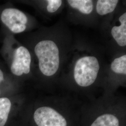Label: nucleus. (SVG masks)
I'll return each mask as SVG.
<instances>
[{"mask_svg": "<svg viewBox=\"0 0 126 126\" xmlns=\"http://www.w3.org/2000/svg\"><path fill=\"white\" fill-rule=\"evenodd\" d=\"M112 70L116 73L126 74V55L115 59L111 63Z\"/></svg>", "mask_w": 126, "mask_h": 126, "instance_id": "nucleus-11", "label": "nucleus"}, {"mask_svg": "<svg viewBox=\"0 0 126 126\" xmlns=\"http://www.w3.org/2000/svg\"><path fill=\"white\" fill-rule=\"evenodd\" d=\"M47 1L48 3L47 9L50 13L56 12L61 6L62 3V1L61 0H48Z\"/></svg>", "mask_w": 126, "mask_h": 126, "instance_id": "nucleus-12", "label": "nucleus"}, {"mask_svg": "<svg viewBox=\"0 0 126 126\" xmlns=\"http://www.w3.org/2000/svg\"><path fill=\"white\" fill-rule=\"evenodd\" d=\"M35 52L39 60L41 72L46 76L55 74L59 69L60 59L59 49L54 42L41 41L36 45Z\"/></svg>", "mask_w": 126, "mask_h": 126, "instance_id": "nucleus-1", "label": "nucleus"}, {"mask_svg": "<svg viewBox=\"0 0 126 126\" xmlns=\"http://www.w3.org/2000/svg\"><path fill=\"white\" fill-rule=\"evenodd\" d=\"M0 18L5 25L15 33L24 32L26 28L27 16L19 9L13 8L4 9L1 13Z\"/></svg>", "mask_w": 126, "mask_h": 126, "instance_id": "nucleus-3", "label": "nucleus"}, {"mask_svg": "<svg viewBox=\"0 0 126 126\" xmlns=\"http://www.w3.org/2000/svg\"><path fill=\"white\" fill-rule=\"evenodd\" d=\"M91 126H119V121L113 114H105L98 117Z\"/></svg>", "mask_w": 126, "mask_h": 126, "instance_id": "nucleus-9", "label": "nucleus"}, {"mask_svg": "<svg viewBox=\"0 0 126 126\" xmlns=\"http://www.w3.org/2000/svg\"><path fill=\"white\" fill-rule=\"evenodd\" d=\"M4 79V76H3V73L1 70L0 69V83Z\"/></svg>", "mask_w": 126, "mask_h": 126, "instance_id": "nucleus-13", "label": "nucleus"}, {"mask_svg": "<svg viewBox=\"0 0 126 126\" xmlns=\"http://www.w3.org/2000/svg\"><path fill=\"white\" fill-rule=\"evenodd\" d=\"M67 2L72 8L78 9L82 13L89 14L93 10V3L91 0H69Z\"/></svg>", "mask_w": 126, "mask_h": 126, "instance_id": "nucleus-8", "label": "nucleus"}, {"mask_svg": "<svg viewBox=\"0 0 126 126\" xmlns=\"http://www.w3.org/2000/svg\"><path fill=\"white\" fill-rule=\"evenodd\" d=\"M11 103L8 98H0V126H4L7 121Z\"/></svg>", "mask_w": 126, "mask_h": 126, "instance_id": "nucleus-10", "label": "nucleus"}, {"mask_svg": "<svg viewBox=\"0 0 126 126\" xmlns=\"http://www.w3.org/2000/svg\"><path fill=\"white\" fill-rule=\"evenodd\" d=\"M31 56L29 51L23 46L16 50L14 60L11 66V71L14 75L21 76L28 74L31 70Z\"/></svg>", "mask_w": 126, "mask_h": 126, "instance_id": "nucleus-5", "label": "nucleus"}, {"mask_svg": "<svg viewBox=\"0 0 126 126\" xmlns=\"http://www.w3.org/2000/svg\"><path fill=\"white\" fill-rule=\"evenodd\" d=\"M34 119L38 126H67V125L65 119L50 107H43L36 109Z\"/></svg>", "mask_w": 126, "mask_h": 126, "instance_id": "nucleus-4", "label": "nucleus"}, {"mask_svg": "<svg viewBox=\"0 0 126 126\" xmlns=\"http://www.w3.org/2000/svg\"><path fill=\"white\" fill-rule=\"evenodd\" d=\"M99 69V63L95 57H83L79 59L75 64L74 71L75 80L81 86H90L95 81Z\"/></svg>", "mask_w": 126, "mask_h": 126, "instance_id": "nucleus-2", "label": "nucleus"}, {"mask_svg": "<svg viewBox=\"0 0 126 126\" xmlns=\"http://www.w3.org/2000/svg\"><path fill=\"white\" fill-rule=\"evenodd\" d=\"M121 25L113 27L111 34L117 44L121 46L126 45V13L122 14L119 18Z\"/></svg>", "mask_w": 126, "mask_h": 126, "instance_id": "nucleus-6", "label": "nucleus"}, {"mask_svg": "<svg viewBox=\"0 0 126 126\" xmlns=\"http://www.w3.org/2000/svg\"><path fill=\"white\" fill-rule=\"evenodd\" d=\"M117 0H99L96 5V10L99 15L103 16L114 11L118 2Z\"/></svg>", "mask_w": 126, "mask_h": 126, "instance_id": "nucleus-7", "label": "nucleus"}]
</instances>
